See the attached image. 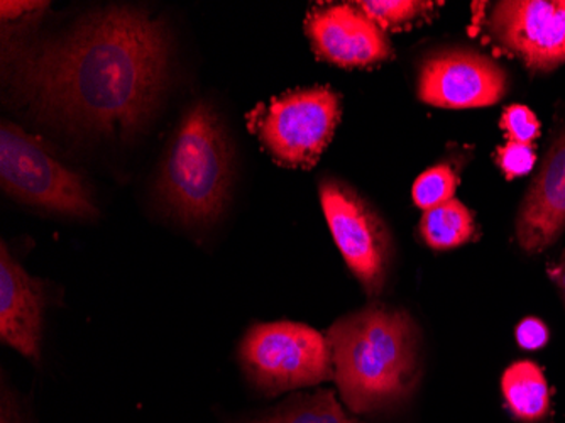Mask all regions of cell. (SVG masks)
Wrapping results in <instances>:
<instances>
[{
	"label": "cell",
	"mask_w": 565,
	"mask_h": 423,
	"mask_svg": "<svg viewBox=\"0 0 565 423\" xmlns=\"http://www.w3.org/2000/svg\"><path fill=\"white\" fill-rule=\"evenodd\" d=\"M14 95L85 135L127 138L157 110L170 41L161 22L131 8L92 12L51 40L4 44Z\"/></svg>",
	"instance_id": "obj_1"
},
{
	"label": "cell",
	"mask_w": 565,
	"mask_h": 423,
	"mask_svg": "<svg viewBox=\"0 0 565 423\" xmlns=\"http://www.w3.org/2000/svg\"><path fill=\"white\" fill-rule=\"evenodd\" d=\"M333 378L351 412L398 409L420 378V340L408 311L371 304L345 315L326 334Z\"/></svg>",
	"instance_id": "obj_2"
},
{
	"label": "cell",
	"mask_w": 565,
	"mask_h": 423,
	"mask_svg": "<svg viewBox=\"0 0 565 423\" xmlns=\"http://www.w3.org/2000/svg\"><path fill=\"white\" fill-rule=\"evenodd\" d=\"M233 177L227 130L209 102H195L168 142L157 180L158 199L182 224L211 225L224 214Z\"/></svg>",
	"instance_id": "obj_3"
},
{
	"label": "cell",
	"mask_w": 565,
	"mask_h": 423,
	"mask_svg": "<svg viewBox=\"0 0 565 423\" xmlns=\"http://www.w3.org/2000/svg\"><path fill=\"white\" fill-rule=\"evenodd\" d=\"M0 183L12 199L50 214L81 221L97 218L87 180L62 163L41 139L8 120L0 127Z\"/></svg>",
	"instance_id": "obj_4"
},
{
	"label": "cell",
	"mask_w": 565,
	"mask_h": 423,
	"mask_svg": "<svg viewBox=\"0 0 565 423\" xmlns=\"http://www.w3.org/2000/svg\"><path fill=\"white\" fill-rule=\"evenodd\" d=\"M339 120L341 97L322 85L279 95L247 114L250 133L258 136L276 163L288 168L317 165Z\"/></svg>",
	"instance_id": "obj_5"
},
{
	"label": "cell",
	"mask_w": 565,
	"mask_h": 423,
	"mask_svg": "<svg viewBox=\"0 0 565 423\" xmlns=\"http://www.w3.org/2000/svg\"><path fill=\"white\" fill-rule=\"evenodd\" d=\"M239 362L249 383L268 396L333 378L329 340L305 324H256L241 340Z\"/></svg>",
	"instance_id": "obj_6"
},
{
	"label": "cell",
	"mask_w": 565,
	"mask_h": 423,
	"mask_svg": "<svg viewBox=\"0 0 565 423\" xmlns=\"http://www.w3.org/2000/svg\"><path fill=\"white\" fill-rule=\"evenodd\" d=\"M320 202L348 268L370 297H377L392 268L388 228L363 197L335 178L320 181Z\"/></svg>",
	"instance_id": "obj_7"
},
{
	"label": "cell",
	"mask_w": 565,
	"mask_h": 423,
	"mask_svg": "<svg viewBox=\"0 0 565 423\" xmlns=\"http://www.w3.org/2000/svg\"><path fill=\"white\" fill-rule=\"evenodd\" d=\"M508 91L507 72L472 50H446L428 56L418 75V97L444 109L497 104Z\"/></svg>",
	"instance_id": "obj_8"
},
{
	"label": "cell",
	"mask_w": 565,
	"mask_h": 423,
	"mask_svg": "<svg viewBox=\"0 0 565 423\" xmlns=\"http://www.w3.org/2000/svg\"><path fill=\"white\" fill-rule=\"evenodd\" d=\"M490 31L535 72L565 63V0L500 2L491 14Z\"/></svg>",
	"instance_id": "obj_9"
},
{
	"label": "cell",
	"mask_w": 565,
	"mask_h": 423,
	"mask_svg": "<svg viewBox=\"0 0 565 423\" xmlns=\"http://www.w3.org/2000/svg\"><path fill=\"white\" fill-rule=\"evenodd\" d=\"M305 31L319 59L342 68L393 59L384 30L355 4L313 8L305 19Z\"/></svg>",
	"instance_id": "obj_10"
},
{
	"label": "cell",
	"mask_w": 565,
	"mask_h": 423,
	"mask_svg": "<svg viewBox=\"0 0 565 423\" xmlns=\"http://www.w3.org/2000/svg\"><path fill=\"white\" fill-rule=\"evenodd\" d=\"M0 247V339L38 364L46 288L40 279L28 275L8 244Z\"/></svg>",
	"instance_id": "obj_11"
},
{
	"label": "cell",
	"mask_w": 565,
	"mask_h": 423,
	"mask_svg": "<svg viewBox=\"0 0 565 423\" xmlns=\"http://www.w3.org/2000/svg\"><path fill=\"white\" fill-rule=\"evenodd\" d=\"M565 229V127L552 142L520 207L516 237L526 254L542 253Z\"/></svg>",
	"instance_id": "obj_12"
},
{
	"label": "cell",
	"mask_w": 565,
	"mask_h": 423,
	"mask_svg": "<svg viewBox=\"0 0 565 423\" xmlns=\"http://www.w3.org/2000/svg\"><path fill=\"white\" fill-rule=\"evenodd\" d=\"M501 391L508 409L520 422L539 423L551 413V390L535 362H513L501 378Z\"/></svg>",
	"instance_id": "obj_13"
},
{
	"label": "cell",
	"mask_w": 565,
	"mask_h": 423,
	"mask_svg": "<svg viewBox=\"0 0 565 423\" xmlns=\"http://www.w3.org/2000/svg\"><path fill=\"white\" fill-rule=\"evenodd\" d=\"M246 423H364L349 416L335 394L319 390L313 394H298L275 409L266 410Z\"/></svg>",
	"instance_id": "obj_14"
},
{
	"label": "cell",
	"mask_w": 565,
	"mask_h": 423,
	"mask_svg": "<svg viewBox=\"0 0 565 423\" xmlns=\"http://www.w3.org/2000/svg\"><path fill=\"white\" fill-rule=\"evenodd\" d=\"M418 231L431 250H454L472 240L475 219L465 203L452 199L435 209L425 210Z\"/></svg>",
	"instance_id": "obj_15"
},
{
	"label": "cell",
	"mask_w": 565,
	"mask_h": 423,
	"mask_svg": "<svg viewBox=\"0 0 565 423\" xmlns=\"http://www.w3.org/2000/svg\"><path fill=\"white\" fill-rule=\"evenodd\" d=\"M457 177L452 168L440 165L422 173L414 184L415 205L424 210L435 209L454 199Z\"/></svg>",
	"instance_id": "obj_16"
},
{
	"label": "cell",
	"mask_w": 565,
	"mask_h": 423,
	"mask_svg": "<svg viewBox=\"0 0 565 423\" xmlns=\"http://www.w3.org/2000/svg\"><path fill=\"white\" fill-rule=\"evenodd\" d=\"M359 9L373 19L381 30L386 28H398L406 22L415 21L422 14L431 8L430 2H414V0H366V2H358Z\"/></svg>",
	"instance_id": "obj_17"
},
{
	"label": "cell",
	"mask_w": 565,
	"mask_h": 423,
	"mask_svg": "<svg viewBox=\"0 0 565 423\" xmlns=\"http://www.w3.org/2000/svg\"><path fill=\"white\" fill-rule=\"evenodd\" d=\"M501 127L507 130L511 141L532 145L541 135V123L525 105H510L501 117Z\"/></svg>",
	"instance_id": "obj_18"
},
{
	"label": "cell",
	"mask_w": 565,
	"mask_h": 423,
	"mask_svg": "<svg viewBox=\"0 0 565 423\" xmlns=\"http://www.w3.org/2000/svg\"><path fill=\"white\" fill-rule=\"evenodd\" d=\"M498 165L508 178L523 177L535 167L536 155L532 145L510 141L498 149Z\"/></svg>",
	"instance_id": "obj_19"
},
{
	"label": "cell",
	"mask_w": 565,
	"mask_h": 423,
	"mask_svg": "<svg viewBox=\"0 0 565 423\" xmlns=\"http://www.w3.org/2000/svg\"><path fill=\"white\" fill-rule=\"evenodd\" d=\"M548 337L551 334H548L547 326L535 317L523 319L516 327V340H519L520 348L526 349V351L544 348L548 342Z\"/></svg>",
	"instance_id": "obj_20"
},
{
	"label": "cell",
	"mask_w": 565,
	"mask_h": 423,
	"mask_svg": "<svg viewBox=\"0 0 565 423\" xmlns=\"http://www.w3.org/2000/svg\"><path fill=\"white\" fill-rule=\"evenodd\" d=\"M46 6L47 2H31V0H25V2L12 0V2H8V0H4V2H0V18L4 22L14 21V19L22 18V15L41 11Z\"/></svg>",
	"instance_id": "obj_21"
},
{
	"label": "cell",
	"mask_w": 565,
	"mask_h": 423,
	"mask_svg": "<svg viewBox=\"0 0 565 423\" xmlns=\"http://www.w3.org/2000/svg\"><path fill=\"white\" fill-rule=\"evenodd\" d=\"M0 423H25L14 396L6 390L0 403Z\"/></svg>",
	"instance_id": "obj_22"
},
{
	"label": "cell",
	"mask_w": 565,
	"mask_h": 423,
	"mask_svg": "<svg viewBox=\"0 0 565 423\" xmlns=\"http://www.w3.org/2000/svg\"><path fill=\"white\" fill-rule=\"evenodd\" d=\"M548 276H551L552 282L557 285L558 292H561L562 295V300H564L565 304V251L562 253L558 263L548 269Z\"/></svg>",
	"instance_id": "obj_23"
}]
</instances>
